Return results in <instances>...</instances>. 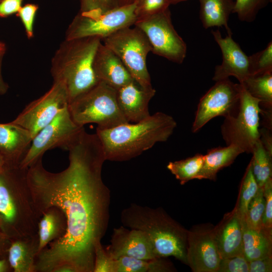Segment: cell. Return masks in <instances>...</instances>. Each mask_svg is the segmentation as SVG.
Returning a JSON list of instances; mask_svg holds the SVG:
<instances>
[{
	"label": "cell",
	"instance_id": "obj_1",
	"mask_svg": "<svg viewBox=\"0 0 272 272\" xmlns=\"http://www.w3.org/2000/svg\"><path fill=\"white\" fill-rule=\"evenodd\" d=\"M67 150L69 164L61 172L46 170L42 158L27 169L38 217L55 206L63 212L67 222L65 235L37 254L35 272H52L64 263L77 272H93L95 245L108 227L110 191L102 179L106 159L100 141L96 133L83 129Z\"/></svg>",
	"mask_w": 272,
	"mask_h": 272
},
{
	"label": "cell",
	"instance_id": "obj_2",
	"mask_svg": "<svg viewBox=\"0 0 272 272\" xmlns=\"http://www.w3.org/2000/svg\"><path fill=\"white\" fill-rule=\"evenodd\" d=\"M177 123L170 115L157 112L141 121L108 129L96 128L106 160L124 161L134 158L158 142L166 141Z\"/></svg>",
	"mask_w": 272,
	"mask_h": 272
},
{
	"label": "cell",
	"instance_id": "obj_3",
	"mask_svg": "<svg viewBox=\"0 0 272 272\" xmlns=\"http://www.w3.org/2000/svg\"><path fill=\"white\" fill-rule=\"evenodd\" d=\"M27 169L4 167L0 172V232L10 239L37 234L40 218L33 207Z\"/></svg>",
	"mask_w": 272,
	"mask_h": 272
},
{
	"label": "cell",
	"instance_id": "obj_4",
	"mask_svg": "<svg viewBox=\"0 0 272 272\" xmlns=\"http://www.w3.org/2000/svg\"><path fill=\"white\" fill-rule=\"evenodd\" d=\"M101 43V40L95 37L65 39L55 52L50 73L53 82L64 86L69 103L99 82L94 71L93 60Z\"/></svg>",
	"mask_w": 272,
	"mask_h": 272
},
{
	"label": "cell",
	"instance_id": "obj_5",
	"mask_svg": "<svg viewBox=\"0 0 272 272\" xmlns=\"http://www.w3.org/2000/svg\"><path fill=\"white\" fill-rule=\"evenodd\" d=\"M124 227L148 236L157 257L173 256L187 264V231L162 208L131 203L120 214Z\"/></svg>",
	"mask_w": 272,
	"mask_h": 272
},
{
	"label": "cell",
	"instance_id": "obj_6",
	"mask_svg": "<svg viewBox=\"0 0 272 272\" xmlns=\"http://www.w3.org/2000/svg\"><path fill=\"white\" fill-rule=\"evenodd\" d=\"M73 121L79 126L97 124V128L108 129L128 122L117 101L116 90L99 82L68 105Z\"/></svg>",
	"mask_w": 272,
	"mask_h": 272
},
{
	"label": "cell",
	"instance_id": "obj_7",
	"mask_svg": "<svg viewBox=\"0 0 272 272\" xmlns=\"http://www.w3.org/2000/svg\"><path fill=\"white\" fill-rule=\"evenodd\" d=\"M133 26L119 29L102 41L120 59L134 81L150 88L152 85L146 59L152 47L145 34Z\"/></svg>",
	"mask_w": 272,
	"mask_h": 272
},
{
	"label": "cell",
	"instance_id": "obj_8",
	"mask_svg": "<svg viewBox=\"0 0 272 272\" xmlns=\"http://www.w3.org/2000/svg\"><path fill=\"white\" fill-rule=\"evenodd\" d=\"M259 103L260 101L252 96L242 85L238 106L224 117L221 126V134L226 145H235L244 153H252L260 139L259 115L262 110Z\"/></svg>",
	"mask_w": 272,
	"mask_h": 272
},
{
	"label": "cell",
	"instance_id": "obj_9",
	"mask_svg": "<svg viewBox=\"0 0 272 272\" xmlns=\"http://www.w3.org/2000/svg\"><path fill=\"white\" fill-rule=\"evenodd\" d=\"M135 8V1L107 11L79 12L67 28L65 39L95 37L102 41L119 29L133 26Z\"/></svg>",
	"mask_w": 272,
	"mask_h": 272
},
{
	"label": "cell",
	"instance_id": "obj_10",
	"mask_svg": "<svg viewBox=\"0 0 272 272\" xmlns=\"http://www.w3.org/2000/svg\"><path fill=\"white\" fill-rule=\"evenodd\" d=\"M134 25L146 35L152 52L175 63L183 62L187 46L172 24L169 8L138 20Z\"/></svg>",
	"mask_w": 272,
	"mask_h": 272
},
{
	"label": "cell",
	"instance_id": "obj_11",
	"mask_svg": "<svg viewBox=\"0 0 272 272\" xmlns=\"http://www.w3.org/2000/svg\"><path fill=\"white\" fill-rule=\"evenodd\" d=\"M84 128L73 121L65 108L33 138L19 167L27 169L48 150L58 147L67 150Z\"/></svg>",
	"mask_w": 272,
	"mask_h": 272
},
{
	"label": "cell",
	"instance_id": "obj_12",
	"mask_svg": "<svg viewBox=\"0 0 272 272\" xmlns=\"http://www.w3.org/2000/svg\"><path fill=\"white\" fill-rule=\"evenodd\" d=\"M69 97L64 86L53 82L43 95L29 103L12 122L27 129L33 138L62 110L68 107Z\"/></svg>",
	"mask_w": 272,
	"mask_h": 272
},
{
	"label": "cell",
	"instance_id": "obj_13",
	"mask_svg": "<svg viewBox=\"0 0 272 272\" xmlns=\"http://www.w3.org/2000/svg\"><path fill=\"white\" fill-rule=\"evenodd\" d=\"M242 85L229 78L217 81L200 98L195 112L192 131L196 132L212 119L226 117L238 106Z\"/></svg>",
	"mask_w": 272,
	"mask_h": 272
},
{
	"label": "cell",
	"instance_id": "obj_14",
	"mask_svg": "<svg viewBox=\"0 0 272 272\" xmlns=\"http://www.w3.org/2000/svg\"><path fill=\"white\" fill-rule=\"evenodd\" d=\"M213 228L197 226L187 231V265L193 272H217L221 258Z\"/></svg>",
	"mask_w": 272,
	"mask_h": 272
},
{
	"label": "cell",
	"instance_id": "obj_15",
	"mask_svg": "<svg viewBox=\"0 0 272 272\" xmlns=\"http://www.w3.org/2000/svg\"><path fill=\"white\" fill-rule=\"evenodd\" d=\"M212 33L221 49L223 58L222 63L215 68L213 80L217 82L233 76L242 83L251 76L249 56L232 39V34L223 38L219 30L212 31Z\"/></svg>",
	"mask_w": 272,
	"mask_h": 272
},
{
	"label": "cell",
	"instance_id": "obj_16",
	"mask_svg": "<svg viewBox=\"0 0 272 272\" xmlns=\"http://www.w3.org/2000/svg\"><path fill=\"white\" fill-rule=\"evenodd\" d=\"M105 249L113 259L122 256L145 260L158 257L145 232L123 225L114 228L110 244Z\"/></svg>",
	"mask_w": 272,
	"mask_h": 272
},
{
	"label": "cell",
	"instance_id": "obj_17",
	"mask_svg": "<svg viewBox=\"0 0 272 272\" xmlns=\"http://www.w3.org/2000/svg\"><path fill=\"white\" fill-rule=\"evenodd\" d=\"M156 92L153 87H143L134 80L116 89L118 106L128 122H138L150 116L149 104Z\"/></svg>",
	"mask_w": 272,
	"mask_h": 272
},
{
	"label": "cell",
	"instance_id": "obj_18",
	"mask_svg": "<svg viewBox=\"0 0 272 272\" xmlns=\"http://www.w3.org/2000/svg\"><path fill=\"white\" fill-rule=\"evenodd\" d=\"M213 230L221 258L244 255L243 217L236 206Z\"/></svg>",
	"mask_w": 272,
	"mask_h": 272
},
{
	"label": "cell",
	"instance_id": "obj_19",
	"mask_svg": "<svg viewBox=\"0 0 272 272\" xmlns=\"http://www.w3.org/2000/svg\"><path fill=\"white\" fill-rule=\"evenodd\" d=\"M32 139L30 132L19 124L0 123V155L4 167H18Z\"/></svg>",
	"mask_w": 272,
	"mask_h": 272
},
{
	"label": "cell",
	"instance_id": "obj_20",
	"mask_svg": "<svg viewBox=\"0 0 272 272\" xmlns=\"http://www.w3.org/2000/svg\"><path fill=\"white\" fill-rule=\"evenodd\" d=\"M93 69L99 82L116 90L133 80L118 56L102 42L94 57Z\"/></svg>",
	"mask_w": 272,
	"mask_h": 272
},
{
	"label": "cell",
	"instance_id": "obj_21",
	"mask_svg": "<svg viewBox=\"0 0 272 272\" xmlns=\"http://www.w3.org/2000/svg\"><path fill=\"white\" fill-rule=\"evenodd\" d=\"M37 234L11 239L8 259L14 272H35Z\"/></svg>",
	"mask_w": 272,
	"mask_h": 272
},
{
	"label": "cell",
	"instance_id": "obj_22",
	"mask_svg": "<svg viewBox=\"0 0 272 272\" xmlns=\"http://www.w3.org/2000/svg\"><path fill=\"white\" fill-rule=\"evenodd\" d=\"M66 229L65 216L59 208L53 206L46 210L38 222V253L51 242L62 238Z\"/></svg>",
	"mask_w": 272,
	"mask_h": 272
},
{
	"label": "cell",
	"instance_id": "obj_23",
	"mask_svg": "<svg viewBox=\"0 0 272 272\" xmlns=\"http://www.w3.org/2000/svg\"><path fill=\"white\" fill-rule=\"evenodd\" d=\"M243 153L240 148L232 145L209 150L204 155L203 163L197 179L215 180L217 173L222 168L230 165Z\"/></svg>",
	"mask_w": 272,
	"mask_h": 272
},
{
	"label": "cell",
	"instance_id": "obj_24",
	"mask_svg": "<svg viewBox=\"0 0 272 272\" xmlns=\"http://www.w3.org/2000/svg\"><path fill=\"white\" fill-rule=\"evenodd\" d=\"M243 253L249 261L272 256V230L248 227L243 219Z\"/></svg>",
	"mask_w": 272,
	"mask_h": 272
},
{
	"label": "cell",
	"instance_id": "obj_25",
	"mask_svg": "<svg viewBox=\"0 0 272 272\" xmlns=\"http://www.w3.org/2000/svg\"><path fill=\"white\" fill-rule=\"evenodd\" d=\"M199 17L205 28L224 26L228 34H232L228 22L233 12V0H199Z\"/></svg>",
	"mask_w": 272,
	"mask_h": 272
},
{
	"label": "cell",
	"instance_id": "obj_26",
	"mask_svg": "<svg viewBox=\"0 0 272 272\" xmlns=\"http://www.w3.org/2000/svg\"><path fill=\"white\" fill-rule=\"evenodd\" d=\"M241 84L253 97L260 101L261 114L270 115L272 106V71L250 76Z\"/></svg>",
	"mask_w": 272,
	"mask_h": 272
},
{
	"label": "cell",
	"instance_id": "obj_27",
	"mask_svg": "<svg viewBox=\"0 0 272 272\" xmlns=\"http://www.w3.org/2000/svg\"><path fill=\"white\" fill-rule=\"evenodd\" d=\"M252 154L250 164L252 173L258 186L262 187L271 178L272 153L264 148L259 139L255 144Z\"/></svg>",
	"mask_w": 272,
	"mask_h": 272
},
{
	"label": "cell",
	"instance_id": "obj_28",
	"mask_svg": "<svg viewBox=\"0 0 272 272\" xmlns=\"http://www.w3.org/2000/svg\"><path fill=\"white\" fill-rule=\"evenodd\" d=\"M203 161L204 155L197 154L185 159L170 162L167 168L183 185L191 180L197 179Z\"/></svg>",
	"mask_w": 272,
	"mask_h": 272
},
{
	"label": "cell",
	"instance_id": "obj_29",
	"mask_svg": "<svg viewBox=\"0 0 272 272\" xmlns=\"http://www.w3.org/2000/svg\"><path fill=\"white\" fill-rule=\"evenodd\" d=\"M259 188L249 164L242 179L239 199L236 205L243 218L246 214L249 203L256 195Z\"/></svg>",
	"mask_w": 272,
	"mask_h": 272
},
{
	"label": "cell",
	"instance_id": "obj_30",
	"mask_svg": "<svg viewBox=\"0 0 272 272\" xmlns=\"http://www.w3.org/2000/svg\"><path fill=\"white\" fill-rule=\"evenodd\" d=\"M265 200L263 187H259L256 195L250 201L244 218L246 225L251 229L262 228V218L264 212Z\"/></svg>",
	"mask_w": 272,
	"mask_h": 272
},
{
	"label": "cell",
	"instance_id": "obj_31",
	"mask_svg": "<svg viewBox=\"0 0 272 272\" xmlns=\"http://www.w3.org/2000/svg\"><path fill=\"white\" fill-rule=\"evenodd\" d=\"M271 0H236L232 13H236L242 21H253L259 11Z\"/></svg>",
	"mask_w": 272,
	"mask_h": 272
},
{
	"label": "cell",
	"instance_id": "obj_32",
	"mask_svg": "<svg viewBox=\"0 0 272 272\" xmlns=\"http://www.w3.org/2000/svg\"><path fill=\"white\" fill-rule=\"evenodd\" d=\"M251 76L272 71V43L262 50L249 56Z\"/></svg>",
	"mask_w": 272,
	"mask_h": 272
},
{
	"label": "cell",
	"instance_id": "obj_33",
	"mask_svg": "<svg viewBox=\"0 0 272 272\" xmlns=\"http://www.w3.org/2000/svg\"><path fill=\"white\" fill-rule=\"evenodd\" d=\"M149 260L122 256L114 259L113 272H149Z\"/></svg>",
	"mask_w": 272,
	"mask_h": 272
},
{
	"label": "cell",
	"instance_id": "obj_34",
	"mask_svg": "<svg viewBox=\"0 0 272 272\" xmlns=\"http://www.w3.org/2000/svg\"><path fill=\"white\" fill-rule=\"evenodd\" d=\"M167 0H135L136 21L169 8Z\"/></svg>",
	"mask_w": 272,
	"mask_h": 272
},
{
	"label": "cell",
	"instance_id": "obj_35",
	"mask_svg": "<svg viewBox=\"0 0 272 272\" xmlns=\"http://www.w3.org/2000/svg\"><path fill=\"white\" fill-rule=\"evenodd\" d=\"M113 261L101 241L97 242L94 248L93 272H113Z\"/></svg>",
	"mask_w": 272,
	"mask_h": 272
},
{
	"label": "cell",
	"instance_id": "obj_36",
	"mask_svg": "<svg viewBox=\"0 0 272 272\" xmlns=\"http://www.w3.org/2000/svg\"><path fill=\"white\" fill-rule=\"evenodd\" d=\"M39 7L35 4H27L22 6L16 14L21 21L28 39L34 36V24Z\"/></svg>",
	"mask_w": 272,
	"mask_h": 272
},
{
	"label": "cell",
	"instance_id": "obj_37",
	"mask_svg": "<svg viewBox=\"0 0 272 272\" xmlns=\"http://www.w3.org/2000/svg\"><path fill=\"white\" fill-rule=\"evenodd\" d=\"M217 272H249L248 261L244 255L221 258Z\"/></svg>",
	"mask_w": 272,
	"mask_h": 272
},
{
	"label": "cell",
	"instance_id": "obj_38",
	"mask_svg": "<svg viewBox=\"0 0 272 272\" xmlns=\"http://www.w3.org/2000/svg\"><path fill=\"white\" fill-rule=\"evenodd\" d=\"M120 6L119 0H80L79 12L109 11Z\"/></svg>",
	"mask_w": 272,
	"mask_h": 272
},
{
	"label": "cell",
	"instance_id": "obj_39",
	"mask_svg": "<svg viewBox=\"0 0 272 272\" xmlns=\"http://www.w3.org/2000/svg\"><path fill=\"white\" fill-rule=\"evenodd\" d=\"M265 200L264 212L262 218L263 227L272 230V179L268 180L263 186Z\"/></svg>",
	"mask_w": 272,
	"mask_h": 272
},
{
	"label": "cell",
	"instance_id": "obj_40",
	"mask_svg": "<svg viewBox=\"0 0 272 272\" xmlns=\"http://www.w3.org/2000/svg\"><path fill=\"white\" fill-rule=\"evenodd\" d=\"M248 267L249 272H271L272 256L249 261Z\"/></svg>",
	"mask_w": 272,
	"mask_h": 272
},
{
	"label": "cell",
	"instance_id": "obj_41",
	"mask_svg": "<svg viewBox=\"0 0 272 272\" xmlns=\"http://www.w3.org/2000/svg\"><path fill=\"white\" fill-rule=\"evenodd\" d=\"M23 0H1L0 18H6L17 14L22 7Z\"/></svg>",
	"mask_w": 272,
	"mask_h": 272
},
{
	"label": "cell",
	"instance_id": "obj_42",
	"mask_svg": "<svg viewBox=\"0 0 272 272\" xmlns=\"http://www.w3.org/2000/svg\"><path fill=\"white\" fill-rule=\"evenodd\" d=\"M11 239L0 232V259L8 258Z\"/></svg>",
	"mask_w": 272,
	"mask_h": 272
},
{
	"label": "cell",
	"instance_id": "obj_43",
	"mask_svg": "<svg viewBox=\"0 0 272 272\" xmlns=\"http://www.w3.org/2000/svg\"><path fill=\"white\" fill-rule=\"evenodd\" d=\"M5 53L0 52V95L5 94L9 89V85L4 81L2 74V60Z\"/></svg>",
	"mask_w": 272,
	"mask_h": 272
},
{
	"label": "cell",
	"instance_id": "obj_44",
	"mask_svg": "<svg viewBox=\"0 0 272 272\" xmlns=\"http://www.w3.org/2000/svg\"><path fill=\"white\" fill-rule=\"evenodd\" d=\"M52 272H77V270L72 265L64 263L55 267Z\"/></svg>",
	"mask_w": 272,
	"mask_h": 272
},
{
	"label": "cell",
	"instance_id": "obj_45",
	"mask_svg": "<svg viewBox=\"0 0 272 272\" xmlns=\"http://www.w3.org/2000/svg\"><path fill=\"white\" fill-rule=\"evenodd\" d=\"M13 271L8 258L0 259V272Z\"/></svg>",
	"mask_w": 272,
	"mask_h": 272
},
{
	"label": "cell",
	"instance_id": "obj_46",
	"mask_svg": "<svg viewBox=\"0 0 272 272\" xmlns=\"http://www.w3.org/2000/svg\"><path fill=\"white\" fill-rule=\"evenodd\" d=\"M120 6L129 5L134 3L135 0H119Z\"/></svg>",
	"mask_w": 272,
	"mask_h": 272
},
{
	"label": "cell",
	"instance_id": "obj_47",
	"mask_svg": "<svg viewBox=\"0 0 272 272\" xmlns=\"http://www.w3.org/2000/svg\"><path fill=\"white\" fill-rule=\"evenodd\" d=\"M6 51V44L0 41V52L5 53Z\"/></svg>",
	"mask_w": 272,
	"mask_h": 272
},
{
	"label": "cell",
	"instance_id": "obj_48",
	"mask_svg": "<svg viewBox=\"0 0 272 272\" xmlns=\"http://www.w3.org/2000/svg\"><path fill=\"white\" fill-rule=\"evenodd\" d=\"M186 1L187 0H167V2L170 5L172 4H176Z\"/></svg>",
	"mask_w": 272,
	"mask_h": 272
},
{
	"label": "cell",
	"instance_id": "obj_49",
	"mask_svg": "<svg viewBox=\"0 0 272 272\" xmlns=\"http://www.w3.org/2000/svg\"><path fill=\"white\" fill-rule=\"evenodd\" d=\"M4 168V162L2 156L0 155V172H2Z\"/></svg>",
	"mask_w": 272,
	"mask_h": 272
},
{
	"label": "cell",
	"instance_id": "obj_50",
	"mask_svg": "<svg viewBox=\"0 0 272 272\" xmlns=\"http://www.w3.org/2000/svg\"><path fill=\"white\" fill-rule=\"evenodd\" d=\"M1 1V0H0V1Z\"/></svg>",
	"mask_w": 272,
	"mask_h": 272
}]
</instances>
